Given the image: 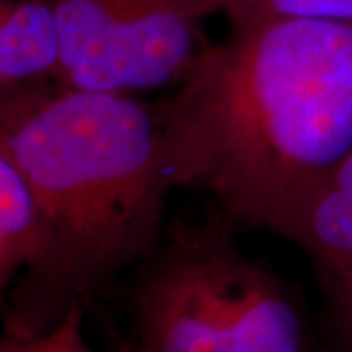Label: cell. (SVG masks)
Masks as SVG:
<instances>
[{
  "instance_id": "1",
  "label": "cell",
  "mask_w": 352,
  "mask_h": 352,
  "mask_svg": "<svg viewBox=\"0 0 352 352\" xmlns=\"http://www.w3.org/2000/svg\"><path fill=\"white\" fill-rule=\"evenodd\" d=\"M159 116L176 188L284 237L352 149V20L231 22Z\"/></svg>"
},
{
  "instance_id": "2",
  "label": "cell",
  "mask_w": 352,
  "mask_h": 352,
  "mask_svg": "<svg viewBox=\"0 0 352 352\" xmlns=\"http://www.w3.org/2000/svg\"><path fill=\"white\" fill-rule=\"evenodd\" d=\"M0 153L34 190L50 233L43 268L6 305V333L36 335L155 251L176 184L159 104L139 94L61 82L0 94Z\"/></svg>"
},
{
  "instance_id": "3",
  "label": "cell",
  "mask_w": 352,
  "mask_h": 352,
  "mask_svg": "<svg viewBox=\"0 0 352 352\" xmlns=\"http://www.w3.org/2000/svg\"><path fill=\"white\" fill-rule=\"evenodd\" d=\"M233 229L217 212L164 231L129 278L120 352H331L300 296Z\"/></svg>"
},
{
  "instance_id": "4",
  "label": "cell",
  "mask_w": 352,
  "mask_h": 352,
  "mask_svg": "<svg viewBox=\"0 0 352 352\" xmlns=\"http://www.w3.org/2000/svg\"><path fill=\"white\" fill-rule=\"evenodd\" d=\"M63 39L61 85L143 94L176 87L212 43L226 0H50Z\"/></svg>"
},
{
  "instance_id": "5",
  "label": "cell",
  "mask_w": 352,
  "mask_h": 352,
  "mask_svg": "<svg viewBox=\"0 0 352 352\" xmlns=\"http://www.w3.org/2000/svg\"><path fill=\"white\" fill-rule=\"evenodd\" d=\"M282 239L307 256L325 298L331 352H352V149L303 201Z\"/></svg>"
},
{
  "instance_id": "6",
  "label": "cell",
  "mask_w": 352,
  "mask_h": 352,
  "mask_svg": "<svg viewBox=\"0 0 352 352\" xmlns=\"http://www.w3.org/2000/svg\"><path fill=\"white\" fill-rule=\"evenodd\" d=\"M63 39L50 0H0V94L57 85Z\"/></svg>"
},
{
  "instance_id": "7",
  "label": "cell",
  "mask_w": 352,
  "mask_h": 352,
  "mask_svg": "<svg viewBox=\"0 0 352 352\" xmlns=\"http://www.w3.org/2000/svg\"><path fill=\"white\" fill-rule=\"evenodd\" d=\"M50 254V233L34 190L0 153V289L36 276Z\"/></svg>"
},
{
  "instance_id": "8",
  "label": "cell",
  "mask_w": 352,
  "mask_h": 352,
  "mask_svg": "<svg viewBox=\"0 0 352 352\" xmlns=\"http://www.w3.org/2000/svg\"><path fill=\"white\" fill-rule=\"evenodd\" d=\"M221 14L231 22L251 20H352V0H226Z\"/></svg>"
},
{
  "instance_id": "9",
  "label": "cell",
  "mask_w": 352,
  "mask_h": 352,
  "mask_svg": "<svg viewBox=\"0 0 352 352\" xmlns=\"http://www.w3.org/2000/svg\"><path fill=\"white\" fill-rule=\"evenodd\" d=\"M87 305L75 303L59 323L36 335L4 333L0 352H94L88 346L82 325Z\"/></svg>"
}]
</instances>
